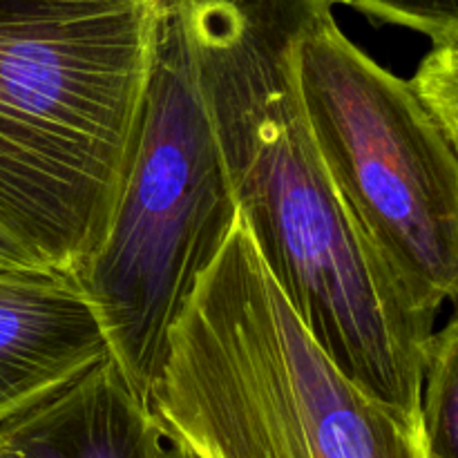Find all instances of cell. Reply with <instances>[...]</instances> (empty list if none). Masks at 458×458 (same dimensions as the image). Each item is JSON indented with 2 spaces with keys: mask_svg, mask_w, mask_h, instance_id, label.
Segmentation results:
<instances>
[{
  "mask_svg": "<svg viewBox=\"0 0 458 458\" xmlns=\"http://www.w3.org/2000/svg\"><path fill=\"white\" fill-rule=\"evenodd\" d=\"M152 414L110 356L0 425V458H150Z\"/></svg>",
  "mask_w": 458,
  "mask_h": 458,
  "instance_id": "7",
  "label": "cell"
},
{
  "mask_svg": "<svg viewBox=\"0 0 458 458\" xmlns=\"http://www.w3.org/2000/svg\"><path fill=\"white\" fill-rule=\"evenodd\" d=\"M164 0H0V231L74 276L128 174Z\"/></svg>",
  "mask_w": 458,
  "mask_h": 458,
  "instance_id": "2",
  "label": "cell"
},
{
  "mask_svg": "<svg viewBox=\"0 0 458 458\" xmlns=\"http://www.w3.org/2000/svg\"><path fill=\"white\" fill-rule=\"evenodd\" d=\"M47 264L36 259L34 255L27 253L22 246L9 240L3 231H0V276H9V273H31V271H47ZM56 271V268H54Z\"/></svg>",
  "mask_w": 458,
  "mask_h": 458,
  "instance_id": "11",
  "label": "cell"
},
{
  "mask_svg": "<svg viewBox=\"0 0 458 458\" xmlns=\"http://www.w3.org/2000/svg\"><path fill=\"white\" fill-rule=\"evenodd\" d=\"M107 356L97 316L72 273L0 276V425Z\"/></svg>",
  "mask_w": 458,
  "mask_h": 458,
  "instance_id": "6",
  "label": "cell"
},
{
  "mask_svg": "<svg viewBox=\"0 0 458 458\" xmlns=\"http://www.w3.org/2000/svg\"><path fill=\"white\" fill-rule=\"evenodd\" d=\"M331 0H164L237 210L313 343L362 394L420 423L434 335L340 199L295 79Z\"/></svg>",
  "mask_w": 458,
  "mask_h": 458,
  "instance_id": "1",
  "label": "cell"
},
{
  "mask_svg": "<svg viewBox=\"0 0 458 458\" xmlns=\"http://www.w3.org/2000/svg\"><path fill=\"white\" fill-rule=\"evenodd\" d=\"M387 25L425 34L432 45L458 43V0H331Z\"/></svg>",
  "mask_w": 458,
  "mask_h": 458,
  "instance_id": "9",
  "label": "cell"
},
{
  "mask_svg": "<svg viewBox=\"0 0 458 458\" xmlns=\"http://www.w3.org/2000/svg\"><path fill=\"white\" fill-rule=\"evenodd\" d=\"M420 423L432 458H458V322L434 331L425 352Z\"/></svg>",
  "mask_w": 458,
  "mask_h": 458,
  "instance_id": "8",
  "label": "cell"
},
{
  "mask_svg": "<svg viewBox=\"0 0 458 458\" xmlns=\"http://www.w3.org/2000/svg\"><path fill=\"white\" fill-rule=\"evenodd\" d=\"M150 458H192L186 447L177 441V437L155 414L150 420Z\"/></svg>",
  "mask_w": 458,
  "mask_h": 458,
  "instance_id": "12",
  "label": "cell"
},
{
  "mask_svg": "<svg viewBox=\"0 0 458 458\" xmlns=\"http://www.w3.org/2000/svg\"><path fill=\"white\" fill-rule=\"evenodd\" d=\"M411 92L456 143L458 139V43L432 45L410 79Z\"/></svg>",
  "mask_w": 458,
  "mask_h": 458,
  "instance_id": "10",
  "label": "cell"
},
{
  "mask_svg": "<svg viewBox=\"0 0 458 458\" xmlns=\"http://www.w3.org/2000/svg\"><path fill=\"white\" fill-rule=\"evenodd\" d=\"M295 79L340 199L411 311L434 327L458 289L456 143L410 81L343 34L334 12L300 43Z\"/></svg>",
  "mask_w": 458,
  "mask_h": 458,
  "instance_id": "5",
  "label": "cell"
},
{
  "mask_svg": "<svg viewBox=\"0 0 458 458\" xmlns=\"http://www.w3.org/2000/svg\"><path fill=\"white\" fill-rule=\"evenodd\" d=\"M150 411L192 458H432L423 425L313 343L240 210L170 327Z\"/></svg>",
  "mask_w": 458,
  "mask_h": 458,
  "instance_id": "3",
  "label": "cell"
},
{
  "mask_svg": "<svg viewBox=\"0 0 458 458\" xmlns=\"http://www.w3.org/2000/svg\"><path fill=\"white\" fill-rule=\"evenodd\" d=\"M235 217L186 49L164 13L137 148L110 228L74 273L110 358L148 410L170 327Z\"/></svg>",
  "mask_w": 458,
  "mask_h": 458,
  "instance_id": "4",
  "label": "cell"
}]
</instances>
